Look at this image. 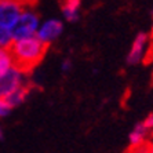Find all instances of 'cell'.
Wrapping results in <instances>:
<instances>
[{
    "instance_id": "52a82bcc",
    "label": "cell",
    "mask_w": 153,
    "mask_h": 153,
    "mask_svg": "<svg viewBox=\"0 0 153 153\" xmlns=\"http://www.w3.org/2000/svg\"><path fill=\"white\" fill-rule=\"evenodd\" d=\"M150 139H152V131H150V128L148 127L145 121L138 123L131 130V132L128 134V142H130L131 148L146 145Z\"/></svg>"
},
{
    "instance_id": "7a4b0ae2",
    "label": "cell",
    "mask_w": 153,
    "mask_h": 153,
    "mask_svg": "<svg viewBox=\"0 0 153 153\" xmlns=\"http://www.w3.org/2000/svg\"><path fill=\"white\" fill-rule=\"evenodd\" d=\"M40 25V17L37 11L32 7V4L29 3L24 11L21 13L19 18L17 19L15 25L11 28V32L15 39H24V37H30L36 36V32Z\"/></svg>"
},
{
    "instance_id": "2e32d148",
    "label": "cell",
    "mask_w": 153,
    "mask_h": 153,
    "mask_svg": "<svg viewBox=\"0 0 153 153\" xmlns=\"http://www.w3.org/2000/svg\"><path fill=\"white\" fill-rule=\"evenodd\" d=\"M146 153H153V139H150L146 145Z\"/></svg>"
},
{
    "instance_id": "ba28073f",
    "label": "cell",
    "mask_w": 153,
    "mask_h": 153,
    "mask_svg": "<svg viewBox=\"0 0 153 153\" xmlns=\"http://www.w3.org/2000/svg\"><path fill=\"white\" fill-rule=\"evenodd\" d=\"M82 0H64L62 4V17L66 22H75L80 17Z\"/></svg>"
},
{
    "instance_id": "277c9868",
    "label": "cell",
    "mask_w": 153,
    "mask_h": 153,
    "mask_svg": "<svg viewBox=\"0 0 153 153\" xmlns=\"http://www.w3.org/2000/svg\"><path fill=\"white\" fill-rule=\"evenodd\" d=\"M28 4L25 0H0V25L11 29Z\"/></svg>"
},
{
    "instance_id": "4fadbf2b",
    "label": "cell",
    "mask_w": 153,
    "mask_h": 153,
    "mask_svg": "<svg viewBox=\"0 0 153 153\" xmlns=\"http://www.w3.org/2000/svg\"><path fill=\"white\" fill-rule=\"evenodd\" d=\"M72 69V61L69 58H65L61 62V71L62 72H69Z\"/></svg>"
},
{
    "instance_id": "7c38bea8",
    "label": "cell",
    "mask_w": 153,
    "mask_h": 153,
    "mask_svg": "<svg viewBox=\"0 0 153 153\" xmlns=\"http://www.w3.org/2000/svg\"><path fill=\"white\" fill-rule=\"evenodd\" d=\"M11 111H13V109H11V106L6 102V100H4V98H0V119L8 116Z\"/></svg>"
},
{
    "instance_id": "3957f363",
    "label": "cell",
    "mask_w": 153,
    "mask_h": 153,
    "mask_svg": "<svg viewBox=\"0 0 153 153\" xmlns=\"http://www.w3.org/2000/svg\"><path fill=\"white\" fill-rule=\"evenodd\" d=\"M24 84H28V72L14 65L3 75H0V98L8 97Z\"/></svg>"
},
{
    "instance_id": "5bb4252c",
    "label": "cell",
    "mask_w": 153,
    "mask_h": 153,
    "mask_svg": "<svg viewBox=\"0 0 153 153\" xmlns=\"http://www.w3.org/2000/svg\"><path fill=\"white\" fill-rule=\"evenodd\" d=\"M148 145V143H146ZM146 145L142 146H135V148H131V150L128 153H146Z\"/></svg>"
},
{
    "instance_id": "30bf717a",
    "label": "cell",
    "mask_w": 153,
    "mask_h": 153,
    "mask_svg": "<svg viewBox=\"0 0 153 153\" xmlns=\"http://www.w3.org/2000/svg\"><path fill=\"white\" fill-rule=\"evenodd\" d=\"M14 65L15 61L11 54V50L6 47H0V75H3L4 72H7Z\"/></svg>"
},
{
    "instance_id": "8992f818",
    "label": "cell",
    "mask_w": 153,
    "mask_h": 153,
    "mask_svg": "<svg viewBox=\"0 0 153 153\" xmlns=\"http://www.w3.org/2000/svg\"><path fill=\"white\" fill-rule=\"evenodd\" d=\"M62 32H64V21L62 19H59V18H47L44 21H40L36 36L48 46L57 39H59Z\"/></svg>"
},
{
    "instance_id": "6da1fadb",
    "label": "cell",
    "mask_w": 153,
    "mask_h": 153,
    "mask_svg": "<svg viewBox=\"0 0 153 153\" xmlns=\"http://www.w3.org/2000/svg\"><path fill=\"white\" fill-rule=\"evenodd\" d=\"M10 50L14 57L15 65L28 72L44 58L47 44L43 43L37 36H30L24 39H15Z\"/></svg>"
},
{
    "instance_id": "9a60e30c",
    "label": "cell",
    "mask_w": 153,
    "mask_h": 153,
    "mask_svg": "<svg viewBox=\"0 0 153 153\" xmlns=\"http://www.w3.org/2000/svg\"><path fill=\"white\" fill-rule=\"evenodd\" d=\"M143 121H145L146 124H148V127L150 128V131H152V139H153V113H150Z\"/></svg>"
},
{
    "instance_id": "ac0fdd59",
    "label": "cell",
    "mask_w": 153,
    "mask_h": 153,
    "mask_svg": "<svg viewBox=\"0 0 153 153\" xmlns=\"http://www.w3.org/2000/svg\"><path fill=\"white\" fill-rule=\"evenodd\" d=\"M152 32H153V25H152Z\"/></svg>"
},
{
    "instance_id": "5b68a950",
    "label": "cell",
    "mask_w": 153,
    "mask_h": 153,
    "mask_svg": "<svg viewBox=\"0 0 153 153\" xmlns=\"http://www.w3.org/2000/svg\"><path fill=\"white\" fill-rule=\"evenodd\" d=\"M150 51V36L145 32H141L132 40V44L127 54L128 65H138L146 59Z\"/></svg>"
},
{
    "instance_id": "e0dca14e",
    "label": "cell",
    "mask_w": 153,
    "mask_h": 153,
    "mask_svg": "<svg viewBox=\"0 0 153 153\" xmlns=\"http://www.w3.org/2000/svg\"><path fill=\"white\" fill-rule=\"evenodd\" d=\"M3 135H4V132H3V128H1V126H0V139L3 138Z\"/></svg>"
},
{
    "instance_id": "8fae6325",
    "label": "cell",
    "mask_w": 153,
    "mask_h": 153,
    "mask_svg": "<svg viewBox=\"0 0 153 153\" xmlns=\"http://www.w3.org/2000/svg\"><path fill=\"white\" fill-rule=\"evenodd\" d=\"M14 42V36L11 32L10 28H6V26L0 25V47H6V48H10L11 44Z\"/></svg>"
},
{
    "instance_id": "9c48e42d",
    "label": "cell",
    "mask_w": 153,
    "mask_h": 153,
    "mask_svg": "<svg viewBox=\"0 0 153 153\" xmlns=\"http://www.w3.org/2000/svg\"><path fill=\"white\" fill-rule=\"evenodd\" d=\"M29 94H30V87H29V84H24V85H21V87H18L15 91H13L8 97H6L4 100H6V102L11 106V109H14V108H17V106H21L22 103L28 100Z\"/></svg>"
}]
</instances>
